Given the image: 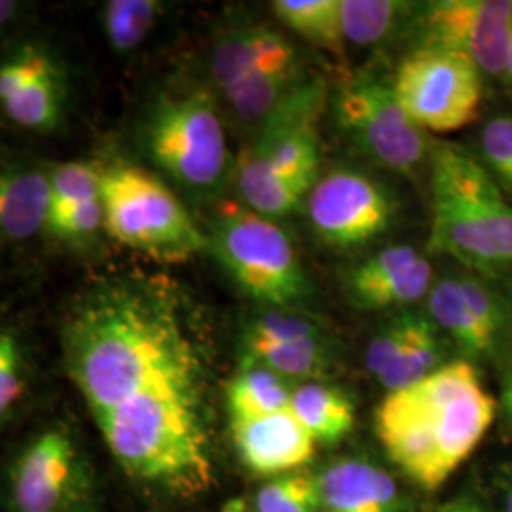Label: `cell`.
<instances>
[{"instance_id": "obj_28", "label": "cell", "mask_w": 512, "mask_h": 512, "mask_svg": "<svg viewBox=\"0 0 512 512\" xmlns=\"http://www.w3.org/2000/svg\"><path fill=\"white\" fill-rule=\"evenodd\" d=\"M162 12V4L156 0H112L105 8V31L110 46L128 54L139 48L156 19Z\"/></svg>"}, {"instance_id": "obj_27", "label": "cell", "mask_w": 512, "mask_h": 512, "mask_svg": "<svg viewBox=\"0 0 512 512\" xmlns=\"http://www.w3.org/2000/svg\"><path fill=\"white\" fill-rule=\"evenodd\" d=\"M410 12V4L395 0H340L344 38L359 48H372L391 38Z\"/></svg>"}, {"instance_id": "obj_34", "label": "cell", "mask_w": 512, "mask_h": 512, "mask_svg": "<svg viewBox=\"0 0 512 512\" xmlns=\"http://www.w3.org/2000/svg\"><path fill=\"white\" fill-rule=\"evenodd\" d=\"M105 224L103 194L90 202L78 203L48 220V230L63 239L90 238Z\"/></svg>"}, {"instance_id": "obj_5", "label": "cell", "mask_w": 512, "mask_h": 512, "mask_svg": "<svg viewBox=\"0 0 512 512\" xmlns=\"http://www.w3.org/2000/svg\"><path fill=\"white\" fill-rule=\"evenodd\" d=\"M325 105L327 84L310 74L281 109L255 128L232 169L241 205L272 220L304 205L321 177L319 120Z\"/></svg>"}, {"instance_id": "obj_18", "label": "cell", "mask_w": 512, "mask_h": 512, "mask_svg": "<svg viewBox=\"0 0 512 512\" xmlns=\"http://www.w3.org/2000/svg\"><path fill=\"white\" fill-rule=\"evenodd\" d=\"M300 67V57L291 40L268 25H247L220 38L211 54L215 86L236 82L243 76Z\"/></svg>"}, {"instance_id": "obj_37", "label": "cell", "mask_w": 512, "mask_h": 512, "mask_svg": "<svg viewBox=\"0 0 512 512\" xmlns=\"http://www.w3.org/2000/svg\"><path fill=\"white\" fill-rule=\"evenodd\" d=\"M501 497L505 512H512V461L505 467V473L501 478Z\"/></svg>"}, {"instance_id": "obj_16", "label": "cell", "mask_w": 512, "mask_h": 512, "mask_svg": "<svg viewBox=\"0 0 512 512\" xmlns=\"http://www.w3.org/2000/svg\"><path fill=\"white\" fill-rule=\"evenodd\" d=\"M239 458L256 475L281 476L306 465L315 454V439L291 408L251 420H232Z\"/></svg>"}, {"instance_id": "obj_2", "label": "cell", "mask_w": 512, "mask_h": 512, "mask_svg": "<svg viewBox=\"0 0 512 512\" xmlns=\"http://www.w3.org/2000/svg\"><path fill=\"white\" fill-rule=\"evenodd\" d=\"M494 397L471 361H454L399 391L376 410V435L389 459L423 490H437L486 437Z\"/></svg>"}, {"instance_id": "obj_40", "label": "cell", "mask_w": 512, "mask_h": 512, "mask_svg": "<svg viewBox=\"0 0 512 512\" xmlns=\"http://www.w3.org/2000/svg\"><path fill=\"white\" fill-rule=\"evenodd\" d=\"M503 289H501V293L505 296V300H507V308H509V321H511V330H512V270L509 274L505 275L503 279Z\"/></svg>"}, {"instance_id": "obj_24", "label": "cell", "mask_w": 512, "mask_h": 512, "mask_svg": "<svg viewBox=\"0 0 512 512\" xmlns=\"http://www.w3.org/2000/svg\"><path fill=\"white\" fill-rule=\"evenodd\" d=\"M272 10L285 27L313 48L334 57L346 54L340 0H277Z\"/></svg>"}, {"instance_id": "obj_32", "label": "cell", "mask_w": 512, "mask_h": 512, "mask_svg": "<svg viewBox=\"0 0 512 512\" xmlns=\"http://www.w3.org/2000/svg\"><path fill=\"white\" fill-rule=\"evenodd\" d=\"M101 184L103 169L97 165L69 162L55 167L54 173H50V219L78 203L101 198Z\"/></svg>"}, {"instance_id": "obj_12", "label": "cell", "mask_w": 512, "mask_h": 512, "mask_svg": "<svg viewBox=\"0 0 512 512\" xmlns=\"http://www.w3.org/2000/svg\"><path fill=\"white\" fill-rule=\"evenodd\" d=\"M311 230L334 249L363 247L397 219V202L384 184L357 169H332L306 198Z\"/></svg>"}, {"instance_id": "obj_41", "label": "cell", "mask_w": 512, "mask_h": 512, "mask_svg": "<svg viewBox=\"0 0 512 512\" xmlns=\"http://www.w3.org/2000/svg\"><path fill=\"white\" fill-rule=\"evenodd\" d=\"M505 82L509 84V88L512 90V25H511V37H509V48H507V63H505V74H503Z\"/></svg>"}, {"instance_id": "obj_1", "label": "cell", "mask_w": 512, "mask_h": 512, "mask_svg": "<svg viewBox=\"0 0 512 512\" xmlns=\"http://www.w3.org/2000/svg\"><path fill=\"white\" fill-rule=\"evenodd\" d=\"M63 342L93 418L156 389L200 385V361L177 306L152 287L112 285L92 294L74 311Z\"/></svg>"}, {"instance_id": "obj_36", "label": "cell", "mask_w": 512, "mask_h": 512, "mask_svg": "<svg viewBox=\"0 0 512 512\" xmlns=\"http://www.w3.org/2000/svg\"><path fill=\"white\" fill-rule=\"evenodd\" d=\"M501 408L505 418L512 425V359L507 368V376H505V384H503V397H501Z\"/></svg>"}, {"instance_id": "obj_39", "label": "cell", "mask_w": 512, "mask_h": 512, "mask_svg": "<svg viewBox=\"0 0 512 512\" xmlns=\"http://www.w3.org/2000/svg\"><path fill=\"white\" fill-rule=\"evenodd\" d=\"M18 12V4L12 0H0V27L16 16Z\"/></svg>"}, {"instance_id": "obj_22", "label": "cell", "mask_w": 512, "mask_h": 512, "mask_svg": "<svg viewBox=\"0 0 512 512\" xmlns=\"http://www.w3.org/2000/svg\"><path fill=\"white\" fill-rule=\"evenodd\" d=\"M291 412L315 442L323 444L346 439L355 425V410L348 395L317 380L294 387Z\"/></svg>"}, {"instance_id": "obj_33", "label": "cell", "mask_w": 512, "mask_h": 512, "mask_svg": "<svg viewBox=\"0 0 512 512\" xmlns=\"http://www.w3.org/2000/svg\"><path fill=\"white\" fill-rule=\"evenodd\" d=\"M412 315V311H401L370 340L366 348L365 361L368 372L374 378L380 380L399 359L410 334Z\"/></svg>"}, {"instance_id": "obj_9", "label": "cell", "mask_w": 512, "mask_h": 512, "mask_svg": "<svg viewBox=\"0 0 512 512\" xmlns=\"http://www.w3.org/2000/svg\"><path fill=\"white\" fill-rule=\"evenodd\" d=\"M334 116L349 143L374 164L408 179L429 164L433 141L406 114L393 78L372 69L349 74L334 95Z\"/></svg>"}, {"instance_id": "obj_20", "label": "cell", "mask_w": 512, "mask_h": 512, "mask_svg": "<svg viewBox=\"0 0 512 512\" xmlns=\"http://www.w3.org/2000/svg\"><path fill=\"white\" fill-rule=\"evenodd\" d=\"M427 317L467 359H492L499 349L476 321L459 287L456 272L435 277L427 294Z\"/></svg>"}, {"instance_id": "obj_38", "label": "cell", "mask_w": 512, "mask_h": 512, "mask_svg": "<svg viewBox=\"0 0 512 512\" xmlns=\"http://www.w3.org/2000/svg\"><path fill=\"white\" fill-rule=\"evenodd\" d=\"M440 512H488L475 499H459L450 505H446Z\"/></svg>"}, {"instance_id": "obj_23", "label": "cell", "mask_w": 512, "mask_h": 512, "mask_svg": "<svg viewBox=\"0 0 512 512\" xmlns=\"http://www.w3.org/2000/svg\"><path fill=\"white\" fill-rule=\"evenodd\" d=\"M293 389L287 378L270 368L243 363L226 393L230 420H251L289 410Z\"/></svg>"}, {"instance_id": "obj_14", "label": "cell", "mask_w": 512, "mask_h": 512, "mask_svg": "<svg viewBox=\"0 0 512 512\" xmlns=\"http://www.w3.org/2000/svg\"><path fill=\"white\" fill-rule=\"evenodd\" d=\"M433 283L435 274L427 256L401 243L384 247L351 268L346 293L359 310H391L427 298Z\"/></svg>"}, {"instance_id": "obj_19", "label": "cell", "mask_w": 512, "mask_h": 512, "mask_svg": "<svg viewBox=\"0 0 512 512\" xmlns=\"http://www.w3.org/2000/svg\"><path fill=\"white\" fill-rule=\"evenodd\" d=\"M52 188L50 175L16 167L0 171V238L25 241L48 228Z\"/></svg>"}, {"instance_id": "obj_13", "label": "cell", "mask_w": 512, "mask_h": 512, "mask_svg": "<svg viewBox=\"0 0 512 512\" xmlns=\"http://www.w3.org/2000/svg\"><path fill=\"white\" fill-rule=\"evenodd\" d=\"M84 486V467L73 440L63 431H46L14 463L10 511L67 512Z\"/></svg>"}, {"instance_id": "obj_25", "label": "cell", "mask_w": 512, "mask_h": 512, "mask_svg": "<svg viewBox=\"0 0 512 512\" xmlns=\"http://www.w3.org/2000/svg\"><path fill=\"white\" fill-rule=\"evenodd\" d=\"M245 363L270 368L275 374L291 380L325 376L334 363L327 336H315L279 344H245Z\"/></svg>"}, {"instance_id": "obj_11", "label": "cell", "mask_w": 512, "mask_h": 512, "mask_svg": "<svg viewBox=\"0 0 512 512\" xmlns=\"http://www.w3.org/2000/svg\"><path fill=\"white\" fill-rule=\"evenodd\" d=\"M512 0H437L414 10L412 50L437 48L471 59L484 76H503Z\"/></svg>"}, {"instance_id": "obj_29", "label": "cell", "mask_w": 512, "mask_h": 512, "mask_svg": "<svg viewBox=\"0 0 512 512\" xmlns=\"http://www.w3.org/2000/svg\"><path fill=\"white\" fill-rule=\"evenodd\" d=\"M315 336H325V329L308 313L294 308H268L247 325L245 344H279Z\"/></svg>"}, {"instance_id": "obj_6", "label": "cell", "mask_w": 512, "mask_h": 512, "mask_svg": "<svg viewBox=\"0 0 512 512\" xmlns=\"http://www.w3.org/2000/svg\"><path fill=\"white\" fill-rule=\"evenodd\" d=\"M103 205L110 238L158 262L179 264L205 251V238L179 198L143 167L103 169Z\"/></svg>"}, {"instance_id": "obj_7", "label": "cell", "mask_w": 512, "mask_h": 512, "mask_svg": "<svg viewBox=\"0 0 512 512\" xmlns=\"http://www.w3.org/2000/svg\"><path fill=\"white\" fill-rule=\"evenodd\" d=\"M209 247L239 287L268 308H296L310 296V279L287 232L241 203L220 207Z\"/></svg>"}, {"instance_id": "obj_8", "label": "cell", "mask_w": 512, "mask_h": 512, "mask_svg": "<svg viewBox=\"0 0 512 512\" xmlns=\"http://www.w3.org/2000/svg\"><path fill=\"white\" fill-rule=\"evenodd\" d=\"M145 135L154 164L196 194L217 192L234 169L219 109L203 88L164 97Z\"/></svg>"}, {"instance_id": "obj_4", "label": "cell", "mask_w": 512, "mask_h": 512, "mask_svg": "<svg viewBox=\"0 0 512 512\" xmlns=\"http://www.w3.org/2000/svg\"><path fill=\"white\" fill-rule=\"evenodd\" d=\"M429 251L501 281L512 270V203L475 154L433 141L429 156Z\"/></svg>"}, {"instance_id": "obj_21", "label": "cell", "mask_w": 512, "mask_h": 512, "mask_svg": "<svg viewBox=\"0 0 512 512\" xmlns=\"http://www.w3.org/2000/svg\"><path fill=\"white\" fill-rule=\"evenodd\" d=\"M310 74L300 67L275 69L243 76L224 86L220 93L243 124L258 128L275 110L281 109Z\"/></svg>"}, {"instance_id": "obj_31", "label": "cell", "mask_w": 512, "mask_h": 512, "mask_svg": "<svg viewBox=\"0 0 512 512\" xmlns=\"http://www.w3.org/2000/svg\"><path fill=\"white\" fill-rule=\"evenodd\" d=\"M256 512H319L317 478L308 473L275 476L255 497Z\"/></svg>"}, {"instance_id": "obj_10", "label": "cell", "mask_w": 512, "mask_h": 512, "mask_svg": "<svg viewBox=\"0 0 512 512\" xmlns=\"http://www.w3.org/2000/svg\"><path fill=\"white\" fill-rule=\"evenodd\" d=\"M393 88L412 122L429 133H452L475 122L484 74L465 55L414 48L393 76Z\"/></svg>"}, {"instance_id": "obj_26", "label": "cell", "mask_w": 512, "mask_h": 512, "mask_svg": "<svg viewBox=\"0 0 512 512\" xmlns=\"http://www.w3.org/2000/svg\"><path fill=\"white\" fill-rule=\"evenodd\" d=\"M439 334L427 313L412 315L410 334L399 359L378 380L387 389V393L418 384L420 380L439 370L440 366H444Z\"/></svg>"}, {"instance_id": "obj_15", "label": "cell", "mask_w": 512, "mask_h": 512, "mask_svg": "<svg viewBox=\"0 0 512 512\" xmlns=\"http://www.w3.org/2000/svg\"><path fill=\"white\" fill-rule=\"evenodd\" d=\"M0 109L25 129H52L61 116L59 76L52 59L33 46L0 65Z\"/></svg>"}, {"instance_id": "obj_3", "label": "cell", "mask_w": 512, "mask_h": 512, "mask_svg": "<svg viewBox=\"0 0 512 512\" xmlns=\"http://www.w3.org/2000/svg\"><path fill=\"white\" fill-rule=\"evenodd\" d=\"M95 421L110 454L129 476L177 494H198L209 488L213 465L200 385L150 391Z\"/></svg>"}, {"instance_id": "obj_17", "label": "cell", "mask_w": 512, "mask_h": 512, "mask_svg": "<svg viewBox=\"0 0 512 512\" xmlns=\"http://www.w3.org/2000/svg\"><path fill=\"white\" fill-rule=\"evenodd\" d=\"M319 512H403L395 478L368 459L334 461L321 475Z\"/></svg>"}, {"instance_id": "obj_30", "label": "cell", "mask_w": 512, "mask_h": 512, "mask_svg": "<svg viewBox=\"0 0 512 512\" xmlns=\"http://www.w3.org/2000/svg\"><path fill=\"white\" fill-rule=\"evenodd\" d=\"M475 156L512 203V116H495L482 126Z\"/></svg>"}, {"instance_id": "obj_35", "label": "cell", "mask_w": 512, "mask_h": 512, "mask_svg": "<svg viewBox=\"0 0 512 512\" xmlns=\"http://www.w3.org/2000/svg\"><path fill=\"white\" fill-rule=\"evenodd\" d=\"M23 391V361L18 342L0 334V421L18 403Z\"/></svg>"}]
</instances>
